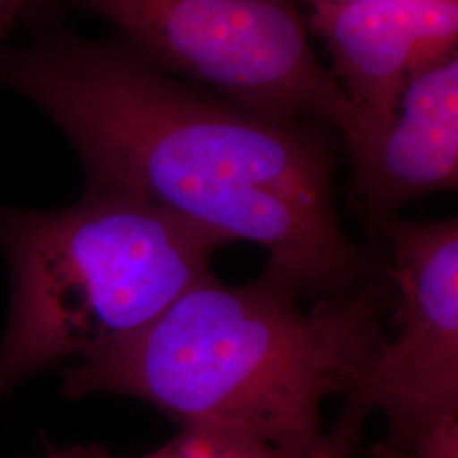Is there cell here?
<instances>
[{"instance_id": "6", "label": "cell", "mask_w": 458, "mask_h": 458, "mask_svg": "<svg viewBox=\"0 0 458 458\" xmlns=\"http://www.w3.org/2000/svg\"><path fill=\"white\" fill-rule=\"evenodd\" d=\"M350 100L342 136L386 121L414 75L458 53V0H355L318 5L306 22Z\"/></svg>"}, {"instance_id": "10", "label": "cell", "mask_w": 458, "mask_h": 458, "mask_svg": "<svg viewBox=\"0 0 458 458\" xmlns=\"http://www.w3.org/2000/svg\"><path fill=\"white\" fill-rule=\"evenodd\" d=\"M357 445V438L344 435L342 431L331 429L327 435V443L325 452L319 458H350Z\"/></svg>"}, {"instance_id": "5", "label": "cell", "mask_w": 458, "mask_h": 458, "mask_svg": "<svg viewBox=\"0 0 458 458\" xmlns=\"http://www.w3.org/2000/svg\"><path fill=\"white\" fill-rule=\"evenodd\" d=\"M397 289L393 340L344 401L340 423L361 429L369 412L387 420L369 458H408L458 431V221L382 223Z\"/></svg>"}, {"instance_id": "2", "label": "cell", "mask_w": 458, "mask_h": 458, "mask_svg": "<svg viewBox=\"0 0 458 458\" xmlns=\"http://www.w3.org/2000/svg\"><path fill=\"white\" fill-rule=\"evenodd\" d=\"M299 294L263 274L246 285L211 276L126 336L64 370L68 397L143 399L177 420L262 443L287 458H319L321 404L348 394L376 360L386 333L382 295L365 284L346 299Z\"/></svg>"}, {"instance_id": "7", "label": "cell", "mask_w": 458, "mask_h": 458, "mask_svg": "<svg viewBox=\"0 0 458 458\" xmlns=\"http://www.w3.org/2000/svg\"><path fill=\"white\" fill-rule=\"evenodd\" d=\"M372 228L418 197L458 185V53L414 75L391 115L344 138Z\"/></svg>"}, {"instance_id": "9", "label": "cell", "mask_w": 458, "mask_h": 458, "mask_svg": "<svg viewBox=\"0 0 458 458\" xmlns=\"http://www.w3.org/2000/svg\"><path fill=\"white\" fill-rule=\"evenodd\" d=\"M51 0H0V47L13 43L21 24H34L48 16Z\"/></svg>"}, {"instance_id": "8", "label": "cell", "mask_w": 458, "mask_h": 458, "mask_svg": "<svg viewBox=\"0 0 458 458\" xmlns=\"http://www.w3.org/2000/svg\"><path fill=\"white\" fill-rule=\"evenodd\" d=\"M141 458H287L274 448L202 428H182L181 433L157 452Z\"/></svg>"}, {"instance_id": "3", "label": "cell", "mask_w": 458, "mask_h": 458, "mask_svg": "<svg viewBox=\"0 0 458 458\" xmlns=\"http://www.w3.org/2000/svg\"><path fill=\"white\" fill-rule=\"evenodd\" d=\"M223 246L181 216L119 192L85 191L53 211L0 206V248L13 278L0 397L148 325L213 276Z\"/></svg>"}, {"instance_id": "4", "label": "cell", "mask_w": 458, "mask_h": 458, "mask_svg": "<svg viewBox=\"0 0 458 458\" xmlns=\"http://www.w3.org/2000/svg\"><path fill=\"white\" fill-rule=\"evenodd\" d=\"M55 4L107 22L151 65L250 114L340 132L350 121L294 0H51L49 13Z\"/></svg>"}, {"instance_id": "1", "label": "cell", "mask_w": 458, "mask_h": 458, "mask_svg": "<svg viewBox=\"0 0 458 458\" xmlns=\"http://www.w3.org/2000/svg\"><path fill=\"white\" fill-rule=\"evenodd\" d=\"M0 47V87L28 100L77 153L85 191L140 197L225 240L263 248L265 276L297 294L359 293L370 262L335 211L331 141L272 123L151 65L121 38L51 19Z\"/></svg>"}, {"instance_id": "12", "label": "cell", "mask_w": 458, "mask_h": 458, "mask_svg": "<svg viewBox=\"0 0 458 458\" xmlns=\"http://www.w3.org/2000/svg\"><path fill=\"white\" fill-rule=\"evenodd\" d=\"M310 2L312 7H318V5H335V4H346V2H355V0H306Z\"/></svg>"}, {"instance_id": "11", "label": "cell", "mask_w": 458, "mask_h": 458, "mask_svg": "<svg viewBox=\"0 0 458 458\" xmlns=\"http://www.w3.org/2000/svg\"><path fill=\"white\" fill-rule=\"evenodd\" d=\"M41 458H111V455L104 446L92 443V445H73V446L60 448L55 452H49Z\"/></svg>"}]
</instances>
